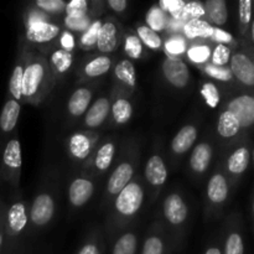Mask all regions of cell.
Here are the masks:
<instances>
[{"instance_id": "cell-1", "label": "cell", "mask_w": 254, "mask_h": 254, "mask_svg": "<svg viewBox=\"0 0 254 254\" xmlns=\"http://www.w3.org/2000/svg\"><path fill=\"white\" fill-rule=\"evenodd\" d=\"M144 200V191L141 186L136 183H129L116 200V208L121 215L133 216L141 207Z\"/></svg>"}, {"instance_id": "cell-2", "label": "cell", "mask_w": 254, "mask_h": 254, "mask_svg": "<svg viewBox=\"0 0 254 254\" xmlns=\"http://www.w3.org/2000/svg\"><path fill=\"white\" fill-rule=\"evenodd\" d=\"M227 111L236 117L242 129L254 127V98L251 94L233 97L227 103Z\"/></svg>"}, {"instance_id": "cell-3", "label": "cell", "mask_w": 254, "mask_h": 254, "mask_svg": "<svg viewBox=\"0 0 254 254\" xmlns=\"http://www.w3.org/2000/svg\"><path fill=\"white\" fill-rule=\"evenodd\" d=\"M233 77L248 88H254V64L250 55L238 51L232 54L230 60Z\"/></svg>"}, {"instance_id": "cell-4", "label": "cell", "mask_w": 254, "mask_h": 254, "mask_svg": "<svg viewBox=\"0 0 254 254\" xmlns=\"http://www.w3.org/2000/svg\"><path fill=\"white\" fill-rule=\"evenodd\" d=\"M163 73L169 83L176 88H184L188 86L190 73L185 62L178 59H166L163 64Z\"/></svg>"}, {"instance_id": "cell-5", "label": "cell", "mask_w": 254, "mask_h": 254, "mask_svg": "<svg viewBox=\"0 0 254 254\" xmlns=\"http://www.w3.org/2000/svg\"><path fill=\"white\" fill-rule=\"evenodd\" d=\"M55 213V202L47 193L39 195L34 200L30 210V218L37 226H44L51 221Z\"/></svg>"}, {"instance_id": "cell-6", "label": "cell", "mask_w": 254, "mask_h": 254, "mask_svg": "<svg viewBox=\"0 0 254 254\" xmlns=\"http://www.w3.org/2000/svg\"><path fill=\"white\" fill-rule=\"evenodd\" d=\"M251 159H252V153H251L250 146L246 145V144L237 146L228 155L227 161H226L227 171L235 178H241L247 171Z\"/></svg>"}, {"instance_id": "cell-7", "label": "cell", "mask_w": 254, "mask_h": 254, "mask_svg": "<svg viewBox=\"0 0 254 254\" xmlns=\"http://www.w3.org/2000/svg\"><path fill=\"white\" fill-rule=\"evenodd\" d=\"M188 206L178 193H171L164 201V216L171 225H181L188 217Z\"/></svg>"}, {"instance_id": "cell-8", "label": "cell", "mask_w": 254, "mask_h": 254, "mask_svg": "<svg viewBox=\"0 0 254 254\" xmlns=\"http://www.w3.org/2000/svg\"><path fill=\"white\" fill-rule=\"evenodd\" d=\"M45 76V69L41 64H27L24 68V74H22V96L32 97L40 88L42 79Z\"/></svg>"}, {"instance_id": "cell-9", "label": "cell", "mask_w": 254, "mask_h": 254, "mask_svg": "<svg viewBox=\"0 0 254 254\" xmlns=\"http://www.w3.org/2000/svg\"><path fill=\"white\" fill-rule=\"evenodd\" d=\"M60 27L46 21H37L29 24L26 30V39L31 42H49L59 35Z\"/></svg>"}, {"instance_id": "cell-10", "label": "cell", "mask_w": 254, "mask_h": 254, "mask_svg": "<svg viewBox=\"0 0 254 254\" xmlns=\"http://www.w3.org/2000/svg\"><path fill=\"white\" fill-rule=\"evenodd\" d=\"M230 193L228 181L223 174H215L210 179L207 185V196L210 201L215 205H222L227 201Z\"/></svg>"}, {"instance_id": "cell-11", "label": "cell", "mask_w": 254, "mask_h": 254, "mask_svg": "<svg viewBox=\"0 0 254 254\" xmlns=\"http://www.w3.org/2000/svg\"><path fill=\"white\" fill-rule=\"evenodd\" d=\"M94 191L93 184L87 179H76L69 186V201L73 206L79 207L89 201Z\"/></svg>"}, {"instance_id": "cell-12", "label": "cell", "mask_w": 254, "mask_h": 254, "mask_svg": "<svg viewBox=\"0 0 254 254\" xmlns=\"http://www.w3.org/2000/svg\"><path fill=\"white\" fill-rule=\"evenodd\" d=\"M134 169L133 166L129 163H122L116 170L113 171V174L111 175L108 181V189L109 193L112 195H118L129 183H130L131 178H133Z\"/></svg>"}, {"instance_id": "cell-13", "label": "cell", "mask_w": 254, "mask_h": 254, "mask_svg": "<svg viewBox=\"0 0 254 254\" xmlns=\"http://www.w3.org/2000/svg\"><path fill=\"white\" fill-rule=\"evenodd\" d=\"M27 225L26 208L22 202H15L9 207L6 212V228L12 233L22 232Z\"/></svg>"}, {"instance_id": "cell-14", "label": "cell", "mask_w": 254, "mask_h": 254, "mask_svg": "<svg viewBox=\"0 0 254 254\" xmlns=\"http://www.w3.org/2000/svg\"><path fill=\"white\" fill-rule=\"evenodd\" d=\"M144 174H145L146 180L154 186H161L163 184H165L166 179H168L166 166L163 159L159 155H154L149 159Z\"/></svg>"}, {"instance_id": "cell-15", "label": "cell", "mask_w": 254, "mask_h": 254, "mask_svg": "<svg viewBox=\"0 0 254 254\" xmlns=\"http://www.w3.org/2000/svg\"><path fill=\"white\" fill-rule=\"evenodd\" d=\"M2 166L6 171H17L22 165L21 145L17 139H11L5 145L2 151Z\"/></svg>"}, {"instance_id": "cell-16", "label": "cell", "mask_w": 254, "mask_h": 254, "mask_svg": "<svg viewBox=\"0 0 254 254\" xmlns=\"http://www.w3.org/2000/svg\"><path fill=\"white\" fill-rule=\"evenodd\" d=\"M213 149L210 144L201 143L196 145L190 158V165L195 173H205L212 160Z\"/></svg>"}, {"instance_id": "cell-17", "label": "cell", "mask_w": 254, "mask_h": 254, "mask_svg": "<svg viewBox=\"0 0 254 254\" xmlns=\"http://www.w3.org/2000/svg\"><path fill=\"white\" fill-rule=\"evenodd\" d=\"M20 116V104L15 99H7L0 113V130L10 133L16 127Z\"/></svg>"}, {"instance_id": "cell-18", "label": "cell", "mask_w": 254, "mask_h": 254, "mask_svg": "<svg viewBox=\"0 0 254 254\" xmlns=\"http://www.w3.org/2000/svg\"><path fill=\"white\" fill-rule=\"evenodd\" d=\"M196 139H197V130H196L195 127L185 126L174 136L173 143H171L173 151L176 154L186 153L195 144Z\"/></svg>"}, {"instance_id": "cell-19", "label": "cell", "mask_w": 254, "mask_h": 254, "mask_svg": "<svg viewBox=\"0 0 254 254\" xmlns=\"http://www.w3.org/2000/svg\"><path fill=\"white\" fill-rule=\"evenodd\" d=\"M109 111H111V106L107 98H99L93 103V106L87 111L86 118H84V123L89 128H96L99 127L104 121H106L107 116H108Z\"/></svg>"}, {"instance_id": "cell-20", "label": "cell", "mask_w": 254, "mask_h": 254, "mask_svg": "<svg viewBox=\"0 0 254 254\" xmlns=\"http://www.w3.org/2000/svg\"><path fill=\"white\" fill-rule=\"evenodd\" d=\"M97 47L101 52H112L117 47V27L113 22H104L99 29Z\"/></svg>"}, {"instance_id": "cell-21", "label": "cell", "mask_w": 254, "mask_h": 254, "mask_svg": "<svg viewBox=\"0 0 254 254\" xmlns=\"http://www.w3.org/2000/svg\"><path fill=\"white\" fill-rule=\"evenodd\" d=\"M241 130H242V128H241L240 123H238L236 117L230 111L226 109V111H223L220 114V118H218L217 123V131L222 138H236L241 133Z\"/></svg>"}, {"instance_id": "cell-22", "label": "cell", "mask_w": 254, "mask_h": 254, "mask_svg": "<svg viewBox=\"0 0 254 254\" xmlns=\"http://www.w3.org/2000/svg\"><path fill=\"white\" fill-rule=\"evenodd\" d=\"M205 6V14L217 26H222L228 21V7L225 0H207Z\"/></svg>"}, {"instance_id": "cell-23", "label": "cell", "mask_w": 254, "mask_h": 254, "mask_svg": "<svg viewBox=\"0 0 254 254\" xmlns=\"http://www.w3.org/2000/svg\"><path fill=\"white\" fill-rule=\"evenodd\" d=\"M92 93L87 88H78L74 91L68 102V112L74 117L82 116L88 109L91 103Z\"/></svg>"}, {"instance_id": "cell-24", "label": "cell", "mask_w": 254, "mask_h": 254, "mask_svg": "<svg viewBox=\"0 0 254 254\" xmlns=\"http://www.w3.org/2000/svg\"><path fill=\"white\" fill-rule=\"evenodd\" d=\"M215 27L211 26V24L205 20L195 19L189 20L185 26V34L189 39H195V37H202V39H208L212 37Z\"/></svg>"}, {"instance_id": "cell-25", "label": "cell", "mask_w": 254, "mask_h": 254, "mask_svg": "<svg viewBox=\"0 0 254 254\" xmlns=\"http://www.w3.org/2000/svg\"><path fill=\"white\" fill-rule=\"evenodd\" d=\"M68 146L72 155L76 159H79V160L86 159L89 155V151H91V141H89V138L82 133L73 134L69 138Z\"/></svg>"}, {"instance_id": "cell-26", "label": "cell", "mask_w": 254, "mask_h": 254, "mask_svg": "<svg viewBox=\"0 0 254 254\" xmlns=\"http://www.w3.org/2000/svg\"><path fill=\"white\" fill-rule=\"evenodd\" d=\"M253 17V0H240L238 1V21H240L241 35L250 36V27Z\"/></svg>"}, {"instance_id": "cell-27", "label": "cell", "mask_w": 254, "mask_h": 254, "mask_svg": "<svg viewBox=\"0 0 254 254\" xmlns=\"http://www.w3.org/2000/svg\"><path fill=\"white\" fill-rule=\"evenodd\" d=\"M114 73H116L117 78L126 83L127 86L134 87L136 84L135 68L129 60H123V61L119 62L116 66Z\"/></svg>"}, {"instance_id": "cell-28", "label": "cell", "mask_w": 254, "mask_h": 254, "mask_svg": "<svg viewBox=\"0 0 254 254\" xmlns=\"http://www.w3.org/2000/svg\"><path fill=\"white\" fill-rule=\"evenodd\" d=\"M112 113L116 123L126 124L133 116V107L127 99H118L112 107Z\"/></svg>"}, {"instance_id": "cell-29", "label": "cell", "mask_w": 254, "mask_h": 254, "mask_svg": "<svg viewBox=\"0 0 254 254\" xmlns=\"http://www.w3.org/2000/svg\"><path fill=\"white\" fill-rule=\"evenodd\" d=\"M111 68V59L107 56L96 57L84 66V72L88 77H98L107 73Z\"/></svg>"}, {"instance_id": "cell-30", "label": "cell", "mask_w": 254, "mask_h": 254, "mask_svg": "<svg viewBox=\"0 0 254 254\" xmlns=\"http://www.w3.org/2000/svg\"><path fill=\"white\" fill-rule=\"evenodd\" d=\"M136 237L133 233H126L116 242L112 254H135L136 253Z\"/></svg>"}, {"instance_id": "cell-31", "label": "cell", "mask_w": 254, "mask_h": 254, "mask_svg": "<svg viewBox=\"0 0 254 254\" xmlns=\"http://www.w3.org/2000/svg\"><path fill=\"white\" fill-rule=\"evenodd\" d=\"M114 151H116V148H114L113 143H107L103 146H101V149L97 153L96 160H94L96 168L98 170L106 171L111 166L112 161H113Z\"/></svg>"}, {"instance_id": "cell-32", "label": "cell", "mask_w": 254, "mask_h": 254, "mask_svg": "<svg viewBox=\"0 0 254 254\" xmlns=\"http://www.w3.org/2000/svg\"><path fill=\"white\" fill-rule=\"evenodd\" d=\"M222 254H245V241L241 232L232 231L228 233Z\"/></svg>"}, {"instance_id": "cell-33", "label": "cell", "mask_w": 254, "mask_h": 254, "mask_svg": "<svg viewBox=\"0 0 254 254\" xmlns=\"http://www.w3.org/2000/svg\"><path fill=\"white\" fill-rule=\"evenodd\" d=\"M22 74H24V67L17 64L12 71L9 82V92L12 99L19 102L22 97Z\"/></svg>"}, {"instance_id": "cell-34", "label": "cell", "mask_w": 254, "mask_h": 254, "mask_svg": "<svg viewBox=\"0 0 254 254\" xmlns=\"http://www.w3.org/2000/svg\"><path fill=\"white\" fill-rule=\"evenodd\" d=\"M138 37L144 45L151 50H158L161 46V37L159 36L158 32L151 30L149 26H139L138 27Z\"/></svg>"}, {"instance_id": "cell-35", "label": "cell", "mask_w": 254, "mask_h": 254, "mask_svg": "<svg viewBox=\"0 0 254 254\" xmlns=\"http://www.w3.org/2000/svg\"><path fill=\"white\" fill-rule=\"evenodd\" d=\"M64 24L72 31H84V30L87 31L88 27L91 26L89 17L86 14L67 15L66 20H64Z\"/></svg>"}, {"instance_id": "cell-36", "label": "cell", "mask_w": 254, "mask_h": 254, "mask_svg": "<svg viewBox=\"0 0 254 254\" xmlns=\"http://www.w3.org/2000/svg\"><path fill=\"white\" fill-rule=\"evenodd\" d=\"M201 94H202L203 99H205L206 104H207L210 108H217L218 104H220L221 97L218 88L216 87L215 83L212 82H207L202 86L201 88Z\"/></svg>"}, {"instance_id": "cell-37", "label": "cell", "mask_w": 254, "mask_h": 254, "mask_svg": "<svg viewBox=\"0 0 254 254\" xmlns=\"http://www.w3.org/2000/svg\"><path fill=\"white\" fill-rule=\"evenodd\" d=\"M51 61L54 66L56 67L57 71L64 73V72H66L71 67L73 60H72L71 52L66 51V50H57L56 52L52 54Z\"/></svg>"}, {"instance_id": "cell-38", "label": "cell", "mask_w": 254, "mask_h": 254, "mask_svg": "<svg viewBox=\"0 0 254 254\" xmlns=\"http://www.w3.org/2000/svg\"><path fill=\"white\" fill-rule=\"evenodd\" d=\"M231 56H232V51L227 45L218 44L215 47L212 52H211V57H212V64L218 67H226V64L230 62Z\"/></svg>"}, {"instance_id": "cell-39", "label": "cell", "mask_w": 254, "mask_h": 254, "mask_svg": "<svg viewBox=\"0 0 254 254\" xmlns=\"http://www.w3.org/2000/svg\"><path fill=\"white\" fill-rule=\"evenodd\" d=\"M205 72L213 79L220 82H231L235 79L232 72L228 67H218L215 64H207L205 67Z\"/></svg>"}, {"instance_id": "cell-40", "label": "cell", "mask_w": 254, "mask_h": 254, "mask_svg": "<svg viewBox=\"0 0 254 254\" xmlns=\"http://www.w3.org/2000/svg\"><path fill=\"white\" fill-rule=\"evenodd\" d=\"M124 51L128 55L130 59H139L143 54V45L139 37L134 36V35H129L126 39V44H124Z\"/></svg>"}, {"instance_id": "cell-41", "label": "cell", "mask_w": 254, "mask_h": 254, "mask_svg": "<svg viewBox=\"0 0 254 254\" xmlns=\"http://www.w3.org/2000/svg\"><path fill=\"white\" fill-rule=\"evenodd\" d=\"M185 5L186 2H184L183 0H171V1H169V0H161L159 2V6H160L161 11H169L175 19H181Z\"/></svg>"}, {"instance_id": "cell-42", "label": "cell", "mask_w": 254, "mask_h": 254, "mask_svg": "<svg viewBox=\"0 0 254 254\" xmlns=\"http://www.w3.org/2000/svg\"><path fill=\"white\" fill-rule=\"evenodd\" d=\"M148 24L149 27L154 31H160L165 27V17L164 12L159 7H153L148 14Z\"/></svg>"}, {"instance_id": "cell-43", "label": "cell", "mask_w": 254, "mask_h": 254, "mask_svg": "<svg viewBox=\"0 0 254 254\" xmlns=\"http://www.w3.org/2000/svg\"><path fill=\"white\" fill-rule=\"evenodd\" d=\"M203 15H205V6H203V4H201L198 1H191L185 5V7L183 10V16L181 17L195 20L200 19Z\"/></svg>"}, {"instance_id": "cell-44", "label": "cell", "mask_w": 254, "mask_h": 254, "mask_svg": "<svg viewBox=\"0 0 254 254\" xmlns=\"http://www.w3.org/2000/svg\"><path fill=\"white\" fill-rule=\"evenodd\" d=\"M189 57L192 62L203 64L211 57V50L208 46L200 45V46H193L189 50Z\"/></svg>"}, {"instance_id": "cell-45", "label": "cell", "mask_w": 254, "mask_h": 254, "mask_svg": "<svg viewBox=\"0 0 254 254\" xmlns=\"http://www.w3.org/2000/svg\"><path fill=\"white\" fill-rule=\"evenodd\" d=\"M102 24L101 21H94L93 24H91V26L88 27L86 32L83 34L81 39V44L83 46H93L94 44H97V37H98L99 29H101Z\"/></svg>"}, {"instance_id": "cell-46", "label": "cell", "mask_w": 254, "mask_h": 254, "mask_svg": "<svg viewBox=\"0 0 254 254\" xmlns=\"http://www.w3.org/2000/svg\"><path fill=\"white\" fill-rule=\"evenodd\" d=\"M141 254H164V243L159 237H150L145 241Z\"/></svg>"}, {"instance_id": "cell-47", "label": "cell", "mask_w": 254, "mask_h": 254, "mask_svg": "<svg viewBox=\"0 0 254 254\" xmlns=\"http://www.w3.org/2000/svg\"><path fill=\"white\" fill-rule=\"evenodd\" d=\"M36 5L47 12H61L66 7V4L62 0H37Z\"/></svg>"}, {"instance_id": "cell-48", "label": "cell", "mask_w": 254, "mask_h": 254, "mask_svg": "<svg viewBox=\"0 0 254 254\" xmlns=\"http://www.w3.org/2000/svg\"><path fill=\"white\" fill-rule=\"evenodd\" d=\"M87 7H88V5H87L86 0H72L68 4H66L64 10H66L67 15L86 14Z\"/></svg>"}, {"instance_id": "cell-49", "label": "cell", "mask_w": 254, "mask_h": 254, "mask_svg": "<svg viewBox=\"0 0 254 254\" xmlns=\"http://www.w3.org/2000/svg\"><path fill=\"white\" fill-rule=\"evenodd\" d=\"M165 49L168 50L169 54L180 55L186 50V45L183 39H180V37H174V39H170V41L166 42Z\"/></svg>"}, {"instance_id": "cell-50", "label": "cell", "mask_w": 254, "mask_h": 254, "mask_svg": "<svg viewBox=\"0 0 254 254\" xmlns=\"http://www.w3.org/2000/svg\"><path fill=\"white\" fill-rule=\"evenodd\" d=\"M212 39L215 40V41H217L218 44L221 45H230L233 42V36L232 34H230V32L225 31V30L220 29V27H215V30H213V35H212Z\"/></svg>"}, {"instance_id": "cell-51", "label": "cell", "mask_w": 254, "mask_h": 254, "mask_svg": "<svg viewBox=\"0 0 254 254\" xmlns=\"http://www.w3.org/2000/svg\"><path fill=\"white\" fill-rule=\"evenodd\" d=\"M61 45H62V47H64V50H66V51L71 52V50H73L74 39H73V36H72L71 32L64 31V34H62Z\"/></svg>"}, {"instance_id": "cell-52", "label": "cell", "mask_w": 254, "mask_h": 254, "mask_svg": "<svg viewBox=\"0 0 254 254\" xmlns=\"http://www.w3.org/2000/svg\"><path fill=\"white\" fill-rule=\"evenodd\" d=\"M108 5L114 10V11L122 12L126 10V7L128 6V2L126 0H109Z\"/></svg>"}, {"instance_id": "cell-53", "label": "cell", "mask_w": 254, "mask_h": 254, "mask_svg": "<svg viewBox=\"0 0 254 254\" xmlns=\"http://www.w3.org/2000/svg\"><path fill=\"white\" fill-rule=\"evenodd\" d=\"M250 41L254 45V0H253V17L250 27Z\"/></svg>"}, {"instance_id": "cell-54", "label": "cell", "mask_w": 254, "mask_h": 254, "mask_svg": "<svg viewBox=\"0 0 254 254\" xmlns=\"http://www.w3.org/2000/svg\"><path fill=\"white\" fill-rule=\"evenodd\" d=\"M205 254H222V251L217 247H211L206 251Z\"/></svg>"}, {"instance_id": "cell-55", "label": "cell", "mask_w": 254, "mask_h": 254, "mask_svg": "<svg viewBox=\"0 0 254 254\" xmlns=\"http://www.w3.org/2000/svg\"><path fill=\"white\" fill-rule=\"evenodd\" d=\"M2 245H4V233H2L1 230H0V252H1Z\"/></svg>"}, {"instance_id": "cell-56", "label": "cell", "mask_w": 254, "mask_h": 254, "mask_svg": "<svg viewBox=\"0 0 254 254\" xmlns=\"http://www.w3.org/2000/svg\"><path fill=\"white\" fill-rule=\"evenodd\" d=\"M252 213H253V220H254V197H253V201H252Z\"/></svg>"}, {"instance_id": "cell-57", "label": "cell", "mask_w": 254, "mask_h": 254, "mask_svg": "<svg viewBox=\"0 0 254 254\" xmlns=\"http://www.w3.org/2000/svg\"><path fill=\"white\" fill-rule=\"evenodd\" d=\"M251 59H252V61H253V64H254V54L252 55V56H251Z\"/></svg>"}, {"instance_id": "cell-58", "label": "cell", "mask_w": 254, "mask_h": 254, "mask_svg": "<svg viewBox=\"0 0 254 254\" xmlns=\"http://www.w3.org/2000/svg\"><path fill=\"white\" fill-rule=\"evenodd\" d=\"M253 160H254V151H253Z\"/></svg>"}, {"instance_id": "cell-59", "label": "cell", "mask_w": 254, "mask_h": 254, "mask_svg": "<svg viewBox=\"0 0 254 254\" xmlns=\"http://www.w3.org/2000/svg\"><path fill=\"white\" fill-rule=\"evenodd\" d=\"M253 98H254V96H253Z\"/></svg>"}]
</instances>
